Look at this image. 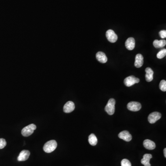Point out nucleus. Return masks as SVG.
Instances as JSON below:
<instances>
[{
  "label": "nucleus",
  "instance_id": "nucleus-17",
  "mask_svg": "<svg viewBox=\"0 0 166 166\" xmlns=\"http://www.w3.org/2000/svg\"><path fill=\"white\" fill-rule=\"evenodd\" d=\"M153 44L156 48H163L166 45V41L165 40H155L153 42Z\"/></svg>",
  "mask_w": 166,
  "mask_h": 166
},
{
  "label": "nucleus",
  "instance_id": "nucleus-7",
  "mask_svg": "<svg viewBox=\"0 0 166 166\" xmlns=\"http://www.w3.org/2000/svg\"><path fill=\"white\" fill-rule=\"evenodd\" d=\"M106 35L107 38L109 42L112 43H114L117 41L118 37L113 30H108L107 31Z\"/></svg>",
  "mask_w": 166,
  "mask_h": 166
},
{
  "label": "nucleus",
  "instance_id": "nucleus-18",
  "mask_svg": "<svg viewBox=\"0 0 166 166\" xmlns=\"http://www.w3.org/2000/svg\"><path fill=\"white\" fill-rule=\"evenodd\" d=\"M88 141L91 145L95 146L98 143V139L95 134L92 133L89 136Z\"/></svg>",
  "mask_w": 166,
  "mask_h": 166
},
{
  "label": "nucleus",
  "instance_id": "nucleus-15",
  "mask_svg": "<svg viewBox=\"0 0 166 166\" xmlns=\"http://www.w3.org/2000/svg\"><path fill=\"white\" fill-rule=\"evenodd\" d=\"M152 157V156L150 154H146L143 156V158L141 160V162L142 164H143L144 166H151L150 161V159Z\"/></svg>",
  "mask_w": 166,
  "mask_h": 166
},
{
  "label": "nucleus",
  "instance_id": "nucleus-6",
  "mask_svg": "<svg viewBox=\"0 0 166 166\" xmlns=\"http://www.w3.org/2000/svg\"><path fill=\"white\" fill-rule=\"evenodd\" d=\"M127 107L130 111L136 112L141 109V105L139 102H131L128 103Z\"/></svg>",
  "mask_w": 166,
  "mask_h": 166
},
{
  "label": "nucleus",
  "instance_id": "nucleus-21",
  "mask_svg": "<svg viewBox=\"0 0 166 166\" xmlns=\"http://www.w3.org/2000/svg\"><path fill=\"white\" fill-rule=\"evenodd\" d=\"M121 166H132L131 162L128 160L126 159H124L121 162Z\"/></svg>",
  "mask_w": 166,
  "mask_h": 166
},
{
  "label": "nucleus",
  "instance_id": "nucleus-24",
  "mask_svg": "<svg viewBox=\"0 0 166 166\" xmlns=\"http://www.w3.org/2000/svg\"><path fill=\"white\" fill-rule=\"evenodd\" d=\"M164 156H165V158L166 157V149L165 148L164 149Z\"/></svg>",
  "mask_w": 166,
  "mask_h": 166
},
{
  "label": "nucleus",
  "instance_id": "nucleus-16",
  "mask_svg": "<svg viewBox=\"0 0 166 166\" xmlns=\"http://www.w3.org/2000/svg\"><path fill=\"white\" fill-rule=\"evenodd\" d=\"M146 79L148 82H151L153 79L154 72L150 68H147L146 69Z\"/></svg>",
  "mask_w": 166,
  "mask_h": 166
},
{
  "label": "nucleus",
  "instance_id": "nucleus-1",
  "mask_svg": "<svg viewBox=\"0 0 166 166\" xmlns=\"http://www.w3.org/2000/svg\"><path fill=\"white\" fill-rule=\"evenodd\" d=\"M57 146V142L55 140H51L48 141L44 145L43 149L44 151L46 153H51L55 150Z\"/></svg>",
  "mask_w": 166,
  "mask_h": 166
},
{
  "label": "nucleus",
  "instance_id": "nucleus-14",
  "mask_svg": "<svg viewBox=\"0 0 166 166\" xmlns=\"http://www.w3.org/2000/svg\"><path fill=\"white\" fill-rule=\"evenodd\" d=\"M143 144L144 147L149 150H152L156 148V144L155 143L150 140H144Z\"/></svg>",
  "mask_w": 166,
  "mask_h": 166
},
{
  "label": "nucleus",
  "instance_id": "nucleus-10",
  "mask_svg": "<svg viewBox=\"0 0 166 166\" xmlns=\"http://www.w3.org/2000/svg\"><path fill=\"white\" fill-rule=\"evenodd\" d=\"M30 155V151L27 150H23L21 151L20 155L18 157L17 159L18 161L22 162L25 161L29 158Z\"/></svg>",
  "mask_w": 166,
  "mask_h": 166
},
{
  "label": "nucleus",
  "instance_id": "nucleus-13",
  "mask_svg": "<svg viewBox=\"0 0 166 166\" xmlns=\"http://www.w3.org/2000/svg\"><path fill=\"white\" fill-rule=\"evenodd\" d=\"M96 59L102 63H105L108 61V58L105 54L102 52H98L96 54Z\"/></svg>",
  "mask_w": 166,
  "mask_h": 166
},
{
  "label": "nucleus",
  "instance_id": "nucleus-9",
  "mask_svg": "<svg viewBox=\"0 0 166 166\" xmlns=\"http://www.w3.org/2000/svg\"><path fill=\"white\" fill-rule=\"evenodd\" d=\"M118 137L120 139L124 140L126 142H129L132 139V135L127 131H123L120 132L118 135Z\"/></svg>",
  "mask_w": 166,
  "mask_h": 166
},
{
  "label": "nucleus",
  "instance_id": "nucleus-3",
  "mask_svg": "<svg viewBox=\"0 0 166 166\" xmlns=\"http://www.w3.org/2000/svg\"><path fill=\"white\" fill-rule=\"evenodd\" d=\"M37 128V126L35 124H31L25 126L21 131V133L23 136L28 137L33 133V132Z\"/></svg>",
  "mask_w": 166,
  "mask_h": 166
},
{
  "label": "nucleus",
  "instance_id": "nucleus-19",
  "mask_svg": "<svg viewBox=\"0 0 166 166\" xmlns=\"http://www.w3.org/2000/svg\"><path fill=\"white\" fill-rule=\"evenodd\" d=\"M166 55V49H163L162 51H160L157 54V55H156V57H157V58L161 59L163 58H164Z\"/></svg>",
  "mask_w": 166,
  "mask_h": 166
},
{
  "label": "nucleus",
  "instance_id": "nucleus-5",
  "mask_svg": "<svg viewBox=\"0 0 166 166\" xmlns=\"http://www.w3.org/2000/svg\"><path fill=\"white\" fill-rule=\"evenodd\" d=\"M162 115L158 112H154L152 113L148 116V121L150 124H154L160 119Z\"/></svg>",
  "mask_w": 166,
  "mask_h": 166
},
{
  "label": "nucleus",
  "instance_id": "nucleus-4",
  "mask_svg": "<svg viewBox=\"0 0 166 166\" xmlns=\"http://www.w3.org/2000/svg\"><path fill=\"white\" fill-rule=\"evenodd\" d=\"M139 79L138 78H136L134 76H130L124 79V83L126 86L130 87L134 84L139 83Z\"/></svg>",
  "mask_w": 166,
  "mask_h": 166
},
{
  "label": "nucleus",
  "instance_id": "nucleus-22",
  "mask_svg": "<svg viewBox=\"0 0 166 166\" xmlns=\"http://www.w3.org/2000/svg\"><path fill=\"white\" fill-rule=\"evenodd\" d=\"M7 145V142L4 139H0V149H3Z\"/></svg>",
  "mask_w": 166,
  "mask_h": 166
},
{
  "label": "nucleus",
  "instance_id": "nucleus-11",
  "mask_svg": "<svg viewBox=\"0 0 166 166\" xmlns=\"http://www.w3.org/2000/svg\"><path fill=\"white\" fill-rule=\"evenodd\" d=\"M125 46L126 48L129 51H132L134 49L135 46V41L134 38H128L125 42Z\"/></svg>",
  "mask_w": 166,
  "mask_h": 166
},
{
  "label": "nucleus",
  "instance_id": "nucleus-12",
  "mask_svg": "<svg viewBox=\"0 0 166 166\" xmlns=\"http://www.w3.org/2000/svg\"><path fill=\"white\" fill-rule=\"evenodd\" d=\"M143 64V55L140 54H138L135 57L134 65L137 68H141Z\"/></svg>",
  "mask_w": 166,
  "mask_h": 166
},
{
  "label": "nucleus",
  "instance_id": "nucleus-2",
  "mask_svg": "<svg viewBox=\"0 0 166 166\" xmlns=\"http://www.w3.org/2000/svg\"><path fill=\"white\" fill-rule=\"evenodd\" d=\"M115 100L114 99L111 98L109 100L108 103L105 108L106 112L109 115H113L115 113Z\"/></svg>",
  "mask_w": 166,
  "mask_h": 166
},
{
  "label": "nucleus",
  "instance_id": "nucleus-8",
  "mask_svg": "<svg viewBox=\"0 0 166 166\" xmlns=\"http://www.w3.org/2000/svg\"><path fill=\"white\" fill-rule=\"evenodd\" d=\"M75 109V104L72 101L67 102L63 107V111L66 113H70Z\"/></svg>",
  "mask_w": 166,
  "mask_h": 166
},
{
  "label": "nucleus",
  "instance_id": "nucleus-23",
  "mask_svg": "<svg viewBox=\"0 0 166 166\" xmlns=\"http://www.w3.org/2000/svg\"><path fill=\"white\" fill-rule=\"evenodd\" d=\"M159 35L162 38H166V30H162L159 32Z\"/></svg>",
  "mask_w": 166,
  "mask_h": 166
},
{
  "label": "nucleus",
  "instance_id": "nucleus-20",
  "mask_svg": "<svg viewBox=\"0 0 166 166\" xmlns=\"http://www.w3.org/2000/svg\"><path fill=\"white\" fill-rule=\"evenodd\" d=\"M160 89L163 92L166 91V80H162L160 83Z\"/></svg>",
  "mask_w": 166,
  "mask_h": 166
}]
</instances>
